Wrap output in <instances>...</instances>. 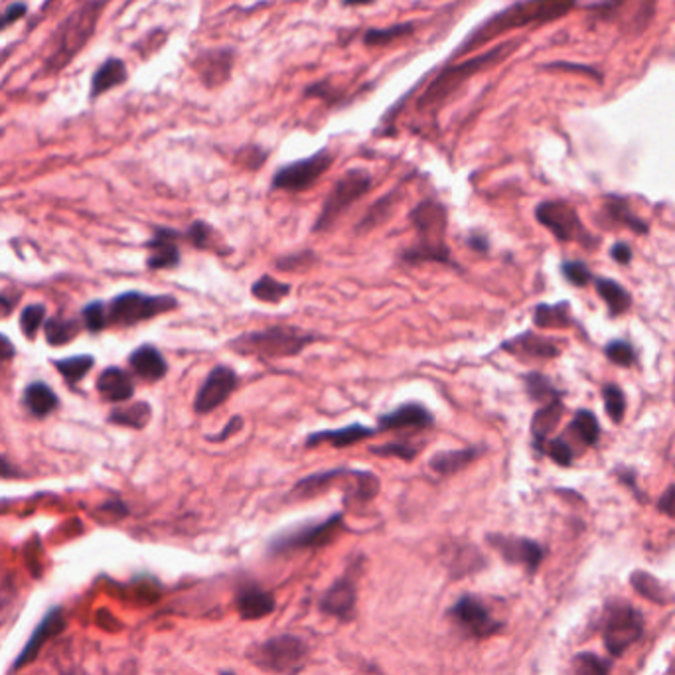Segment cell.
Returning <instances> with one entry per match:
<instances>
[{
	"label": "cell",
	"instance_id": "obj_1",
	"mask_svg": "<svg viewBox=\"0 0 675 675\" xmlns=\"http://www.w3.org/2000/svg\"><path fill=\"white\" fill-rule=\"evenodd\" d=\"M574 0H524L502 13L494 14L476 28L472 34L460 43V48L455 52V58H460L464 53H470L472 50L486 46V43L500 38L502 34L516 28H524L529 24H544V22L557 20L565 16L573 8Z\"/></svg>",
	"mask_w": 675,
	"mask_h": 675
},
{
	"label": "cell",
	"instance_id": "obj_2",
	"mask_svg": "<svg viewBox=\"0 0 675 675\" xmlns=\"http://www.w3.org/2000/svg\"><path fill=\"white\" fill-rule=\"evenodd\" d=\"M409 221L417 231V241L411 249H405L401 253L403 263H440L457 267L447 246L448 212L445 206L437 200H423L409 214Z\"/></svg>",
	"mask_w": 675,
	"mask_h": 675
},
{
	"label": "cell",
	"instance_id": "obj_3",
	"mask_svg": "<svg viewBox=\"0 0 675 675\" xmlns=\"http://www.w3.org/2000/svg\"><path fill=\"white\" fill-rule=\"evenodd\" d=\"M320 336L314 332H304L296 326H271L265 330L246 332L229 342V348L239 356H256L261 360L294 358Z\"/></svg>",
	"mask_w": 675,
	"mask_h": 675
},
{
	"label": "cell",
	"instance_id": "obj_4",
	"mask_svg": "<svg viewBox=\"0 0 675 675\" xmlns=\"http://www.w3.org/2000/svg\"><path fill=\"white\" fill-rule=\"evenodd\" d=\"M107 3L109 0H90L62 22L52 38V52L46 60V70L50 73L63 70L83 50L93 36Z\"/></svg>",
	"mask_w": 675,
	"mask_h": 675
},
{
	"label": "cell",
	"instance_id": "obj_5",
	"mask_svg": "<svg viewBox=\"0 0 675 675\" xmlns=\"http://www.w3.org/2000/svg\"><path fill=\"white\" fill-rule=\"evenodd\" d=\"M516 48H517V42H506L478 55V58H472L457 65H447V68L437 75V80L427 87V92L420 95L419 109L437 111L442 103H447V99L455 93L464 82H468L476 72H482L486 68H492V65L496 63H500Z\"/></svg>",
	"mask_w": 675,
	"mask_h": 675
},
{
	"label": "cell",
	"instance_id": "obj_6",
	"mask_svg": "<svg viewBox=\"0 0 675 675\" xmlns=\"http://www.w3.org/2000/svg\"><path fill=\"white\" fill-rule=\"evenodd\" d=\"M371 186H373V178L368 170H362V169L348 170L326 196V200L323 207H320V214L314 221L313 234L328 231L353 204H358L362 198L371 190Z\"/></svg>",
	"mask_w": 675,
	"mask_h": 675
},
{
	"label": "cell",
	"instance_id": "obj_7",
	"mask_svg": "<svg viewBox=\"0 0 675 675\" xmlns=\"http://www.w3.org/2000/svg\"><path fill=\"white\" fill-rule=\"evenodd\" d=\"M306 654L308 648L301 638L283 634L253 646L249 650V660L256 663L257 668H263L267 671L294 675L296 671L303 670Z\"/></svg>",
	"mask_w": 675,
	"mask_h": 675
},
{
	"label": "cell",
	"instance_id": "obj_8",
	"mask_svg": "<svg viewBox=\"0 0 675 675\" xmlns=\"http://www.w3.org/2000/svg\"><path fill=\"white\" fill-rule=\"evenodd\" d=\"M178 308V301L169 294H145V293H123L109 304V324L132 326L145 320L157 318L164 313Z\"/></svg>",
	"mask_w": 675,
	"mask_h": 675
},
{
	"label": "cell",
	"instance_id": "obj_9",
	"mask_svg": "<svg viewBox=\"0 0 675 675\" xmlns=\"http://www.w3.org/2000/svg\"><path fill=\"white\" fill-rule=\"evenodd\" d=\"M344 527V516L334 514L326 517L324 522L306 524L303 527L289 529L284 534L276 535L269 551L271 553H291V551H304V549H318L330 545L338 537V534Z\"/></svg>",
	"mask_w": 675,
	"mask_h": 675
},
{
	"label": "cell",
	"instance_id": "obj_10",
	"mask_svg": "<svg viewBox=\"0 0 675 675\" xmlns=\"http://www.w3.org/2000/svg\"><path fill=\"white\" fill-rule=\"evenodd\" d=\"M332 162H334L332 152L323 149L316 154H313V157L284 164L275 172L271 188L273 190L291 192V194L304 192L323 178V176L330 170Z\"/></svg>",
	"mask_w": 675,
	"mask_h": 675
},
{
	"label": "cell",
	"instance_id": "obj_11",
	"mask_svg": "<svg viewBox=\"0 0 675 675\" xmlns=\"http://www.w3.org/2000/svg\"><path fill=\"white\" fill-rule=\"evenodd\" d=\"M239 385V375L229 365H216L207 373V378L194 397V411L198 415H207L224 405Z\"/></svg>",
	"mask_w": 675,
	"mask_h": 675
},
{
	"label": "cell",
	"instance_id": "obj_12",
	"mask_svg": "<svg viewBox=\"0 0 675 675\" xmlns=\"http://www.w3.org/2000/svg\"><path fill=\"white\" fill-rule=\"evenodd\" d=\"M535 217L541 226H545L553 236L561 241H593L586 234L574 207L563 202H544L535 209Z\"/></svg>",
	"mask_w": 675,
	"mask_h": 675
},
{
	"label": "cell",
	"instance_id": "obj_13",
	"mask_svg": "<svg viewBox=\"0 0 675 675\" xmlns=\"http://www.w3.org/2000/svg\"><path fill=\"white\" fill-rule=\"evenodd\" d=\"M448 616L455 621V624L470 638H488L497 632L502 624L492 618L490 611L478 599L467 594L450 606Z\"/></svg>",
	"mask_w": 675,
	"mask_h": 675
},
{
	"label": "cell",
	"instance_id": "obj_14",
	"mask_svg": "<svg viewBox=\"0 0 675 675\" xmlns=\"http://www.w3.org/2000/svg\"><path fill=\"white\" fill-rule=\"evenodd\" d=\"M640 634H641V618L634 608H630V606L614 608V612L608 616L606 632H604L608 650L614 651V654H622V651L632 644Z\"/></svg>",
	"mask_w": 675,
	"mask_h": 675
},
{
	"label": "cell",
	"instance_id": "obj_15",
	"mask_svg": "<svg viewBox=\"0 0 675 675\" xmlns=\"http://www.w3.org/2000/svg\"><path fill=\"white\" fill-rule=\"evenodd\" d=\"M435 425V415L420 403H405L390 413L378 417V433H393V430H427Z\"/></svg>",
	"mask_w": 675,
	"mask_h": 675
},
{
	"label": "cell",
	"instance_id": "obj_16",
	"mask_svg": "<svg viewBox=\"0 0 675 675\" xmlns=\"http://www.w3.org/2000/svg\"><path fill=\"white\" fill-rule=\"evenodd\" d=\"M490 545L500 553V555L514 565H524L529 571H535L544 559V549L535 541L524 537H507V535H488Z\"/></svg>",
	"mask_w": 675,
	"mask_h": 675
},
{
	"label": "cell",
	"instance_id": "obj_17",
	"mask_svg": "<svg viewBox=\"0 0 675 675\" xmlns=\"http://www.w3.org/2000/svg\"><path fill=\"white\" fill-rule=\"evenodd\" d=\"M373 435H378V429L362 425V423H353L346 425L340 429H324V430H314L306 437L304 447L306 448H316L320 445H330L332 448H348L352 445H358V442L370 439Z\"/></svg>",
	"mask_w": 675,
	"mask_h": 675
},
{
	"label": "cell",
	"instance_id": "obj_18",
	"mask_svg": "<svg viewBox=\"0 0 675 675\" xmlns=\"http://www.w3.org/2000/svg\"><path fill=\"white\" fill-rule=\"evenodd\" d=\"M320 608L330 616H336L342 622H350L356 612V581L344 577L336 581L323 596Z\"/></svg>",
	"mask_w": 675,
	"mask_h": 675
},
{
	"label": "cell",
	"instance_id": "obj_19",
	"mask_svg": "<svg viewBox=\"0 0 675 675\" xmlns=\"http://www.w3.org/2000/svg\"><path fill=\"white\" fill-rule=\"evenodd\" d=\"M180 237L178 231L169 229V227H157L154 236L149 241L150 256L147 259L149 269L152 271H162V269H174L180 263V249L176 246V239Z\"/></svg>",
	"mask_w": 675,
	"mask_h": 675
},
{
	"label": "cell",
	"instance_id": "obj_20",
	"mask_svg": "<svg viewBox=\"0 0 675 675\" xmlns=\"http://www.w3.org/2000/svg\"><path fill=\"white\" fill-rule=\"evenodd\" d=\"M63 628H65L63 611H62V608H53V611H50L46 614V618H43V621L38 624V628L34 630V634H32V638L28 640L26 648L22 650V654L18 656V660L14 663V670L26 666V663L34 660L38 656V651L42 650V646H46V641L52 640L53 636H58Z\"/></svg>",
	"mask_w": 675,
	"mask_h": 675
},
{
	"label": "cell",
	"instance_id": "obj_21",
	"mask_svg": "<svg viewBox=\"0 0 675 675\" xmlns=\"http://www.w3.org/2000/svg\"><path fill=\"white\" fill-rule=\"evenodd\" d=\"M231 65H234V52L231 50L206 52L202 58H198L196 62L198 73H200L202 82L207 87H217L224 83L231 73Z\"/></svg>",
	"mask_w": 675,
	"mask_h": 675
},
{
	"label": "cell",
	"instance_id": "obj_22",
	"mask_svg": "<svg viewBox=\"0 0 675 675\" xmlns=\"http://www.w3.org/2000/svg\"><path fill=\"white\" fill-rule=\"evenodd\" d=\"M129 363L132 371H135L140 380L145 381H160L166 371H169V363H166L162 353L154 346H140L130 353Z\"/></svg>",
	"mask_w": 675,
	"mask_h": 675
},
{
	"label": "cell",
	"instance_id": "obj_23",
	"mask_svg": "<svg viewBox=\"0 0 675 675\" xmlns=\"http://www.w3.org/2000/svg\"><path fill=\"white\" fill-rule=\"evenodd\" d=\"M97 390L103 400L111 403H123L129 401L132 393H135V385H132L130 375L125 370L107 368L97 378Z\"/></svg>",
	"mask_w": 675,
	"mask_h": 675
},
{
	"label": "cell",
	"instance_id": "obj_24",
	"mask_svg": "<svg viewBox=\"0 0 675 675\" xmlns=\"http://www.w3.org/2000/svg\"><path fill=\"white\" fill-rule=\"evenodd\" d=\"M236 604L243 621H259V618L273 612L275 599L273 594L257 589V586H247L237 594Z\"/></svg>",
	"mask_w": 675,
	"mask_h": 675
},
{
	"label": "cell",
	"instance_id": "obj_25",
	"mask_svg": "<svg viewBox=\"0 0 675 675\" xmlns=\"http://www.w3.org/2000/svg\"><path fill=\"white\" fill-rule=\"evenodd\" d=\"M482 448L480 447H468V448H457V450H440L430 458L429 467L439 476H452L460 470H464L472 464L476 458H480Z\"/></svg>",
	"mask_w": 675,
	"mask_h": 675
},
{
	"label": "cell",
	"instance_id": "obj_26",
	"mask_svg": "<svg viewBox=\"0 0 675 675\" xmlns=\"http://www.w3.org/2000/svg\"><path fill=\"white\" fill-rule=\"evenodd\" d=\"M350 468H332L324 472H316L306 476V478L298 480L294 488L291 490V500H308V497H314L318 494L326 492L332 484H334L342 476H346Z\"/></svg>",
	"mask_w": 675,
	"mask_h": 675
},
{
	"label": "cell",
	"instance_id": "obj_27",
	"mask_svg": "<svg viewBox=\"0 0 675 675\" xmlns=\"http://www.w3.org/2000/svg\"><path fill=\"white\" fill-rule=\"evenodd\" d=\"M502 348L507 350L510 353H526V356H534V358H555V356H559V348L553 344L549 338L535 336V334H531V332L504 342Z\"/></svg>",
	"mask_w": 675,
	"mask_h": 675
},
{
	"label": "cell",
	"instance_id": "obj_28",
	"mask_svg": "<svg viewBox=\"0 0 675 675\" xmlns=\"http://www.w3.org/2000/svg\"><path fill=\"white\" fill-rule=\"evenodd\" d=\"M561 415H563V405L559 400L549 401L544 409H539V411L534 415V420H531V435H534V447L537 450H544L545 440L549 433H553L555 427L559 425Z\"/></svg>",
	"mask_w": 675,
	"mask_h": 675
},
{
	"label": "cell",
	"instance_id": "obj_29",
	"mask_svg": "<svg viewBox=\"0 0 675 675\" xmlns=\"http://www.w3.org/2000/svg\"><path fill=\"white\" fill-rule=\"evenodd\" d=\"M125 82H127V68H125V63L121 62V60H117V58H111L93 75L92 97L103 95L105 92L113 90V87H117L121 83H125Z\"/></svg>",
	"mask_w": 675,
	"mask_h": 675
},
{
	"label": "cell",
	"instance_id": "obj_30",
	"mask_svg": "<svg viewBox=\"0 0 675 675\" xmlns=\"http://www.w3.org/2000/svg\"><path fill=\"white\" fill-rule=\"evenodd\" d=\"M291 284L283 283L279 279H275L273 275H263L261 279L251 284V294L253 298H257L261 303L267 304H279L283 303L286 296L291 294Z\"/></svg>",
	"mask_w": 675,
	"mask_h": 675
},
{
	"label": "cell",
	"instance_id": "obj_31",
	"mask_svg": "<svg viewBox=\"0 0 675 675\" xmlns=\"http://www.w3.org/2000/svg\"><path fill=\"white\" fill-rule=\"evenodd\" d=\"M24 403L36 417H46L58 407V397L46 383L36 381L26 387Z\"/></svg>",
	"mask_w": 675,
	"mask_h": 675
},
{
	"label": "cell",
	"instance_id": "obj_32",
	"mask_svg": "<svg viewBox=\"0 0 675 675\" xmlns=\"http://www.w3.org/2000/svg\"><path fill=\"white\" fill-rule=\"evenodd\" d=\"M400 200H401L400 190H393V192L387 194L385 198H381V200L375 202L370 207V212L365 214L358 224V234H363V231H370V229H375L378 226H381L383 221L391 216V212L395 209V206L400 204Z\"/></svg>",
	"mask_w": 675,
	"mask_h": 675
},
{
	"label": "cell",
	"instance_id": "obj_33",
	"mask_svg": "<svg viewBox=\"0 0 675 675\" xmlns=\"http://www.w3.org/2000/svg\"><path fill=\"white\" fill-rule=\"evenodd\" d=\"M150 413L152 411H150L149 403L137 401V403H130V405L115 409V411L109 415V420L115 425H123V427H130V429H142V427H147V423L150 420Z\"/></svg>",
	"mask_w": 675,
	"mask_h": 675
},
{
	"label": "cell",
	"instance_id": "obj_34",
	"mask_svg": "<svg viewBox=\"0 0 675 675\" xmlns=\"http://www.w3.org/2000/svg\"><path fill=\"white\" fill-rule=\"evenodd\" d=\"M596 291H599V294L604 298L606 304L611 306L612 314H624L630 308V303H632L630 294L614 281L599 279V281H596Z\"/></svg>",
	"mask_w": 675,
	"mask_h": 675
},
{
	"label": "cell",
	"instance_id": "obj_35",
	"mask_svg": "<svg viewBox=\"0 0 675 675\" xmlns=\"http://www.w3.org/2000/svg\"><path fill=\"white\" fill-rule=\"evenodd\" d=\"M46 340L52 346H62V344H70V342L80 334V323L77 320H63V318H50L46 326Z\"/></svg>",
	"mask_w": 675,
	"mask_h": 675
},
{
	"label": "cell",
	"instance_id": "obj_36",
	"mask_svg": "<svg viewBox=\"0 0 675 675\" xmlns=\"http://www.w3.org/2000/svg\"><path fill=\"white\" fill-rule=\"evenodd\" d=\"M413 34V24H395L390 28H373L363 34L365 46H387L395 40H401Z\"/></svg>",
	"mask_w": 675,
	"mask_h": 675
},
{
	"label": "cell",
	"instance_id": "obj_37",
	"mask_svg": "<svg viewBox=\"0 0 675 675\" xmlns=\"http://www.w3.org/2000/svg\"><path fill=\"white\" fill-rule=\"evenodd\" d=\"M571 430H574V435H577L586 447H593L599 442L601 427H599V420H596V417L591 411H579L577 415H574L573 423H571Z\"/></svg>",
	"mask_w": 675,
	"mask_h": 675
},
{
	"label": "cell",
	"instance_id": "obj_38",
	"mask_svg": "<svg viewBox=\"0 0 675 675\" xmlns=\"http://www.w3.org/2000/svg\"><path fill=\"white\" fill-rule=\"evenodd\" d=\"M535 324L541 328H557V326H567L569 324V304H539L534 313Z\"/></svg>",
	"mask_w": 675,
	"mask_h": 675
},
{
	"label": "cell",
	"instance_id": "obj_39",
	"mask_svg": "<svg viewBox=\"0 0 675 675\" xmlns=\"http://www.w3.org/2000/svg\"><path fill=\"white\" fill-rule=\"evenodd\" d=\"M95 360L92 356H75L55 363V368L63 375L68 383H77L82 378H85L90 370L93 368Z\"/></svg>",
	"mask_w": 675,
	"mask_h": 675
},
{
	"label": "cell",
	"instance_id": "obj_40",
	"mask_svg": "<svg viewBox=\"0 0 675 675\" xmlns=\"http://www.w3.org/2000/svg\"><path fill=\"white\" fill-rule=\"evenodd\" d=\"M419 447L415 445H409V442H385V445H378V447H370V452L375 457H381V458H401L405 462H411L417 455H419Z\"/></svg>",
	"mask_w": 675,
	"mask_h": 675
},
{
	"label": "cell",
	"instance_id": "obj_41",
	"mask_svg": "<svg viewBox=\"0 0 675 675\" xmlns=\"http://www.w3.org/2000/svg\"><path fill=\"white\" fill-rule=\"evenodd\" d=\"M526 387L531 400L535 401H555L557 400V391L555 387L551 385V381L541 373H529L526 378Z\"/></svg>",
	"mask_w": 675,
	"mask_h": 675
},
{
	"label": "cell",
	"instance_id": "obj_42",
	"mask_svg": "<svg viewBox=\"0 0 675 675\" xmlns=\"http://www.w3.org/2000/svg\"><path fill=\"white\" fill-rule=\"evenodd\" d=\"M603 395H604V407H606L608 417H611L614 423H621L626 411V400H624L622 390L614 383H608L603 390Z\"/></svg>",
	"mask_w": 675,
	"mask_h": 675
},
{
	"label": "cell",
	"instance_id": "obj_43",
	"mask_svg": "<svg viewBox=\"0 0 675 675\" xmlns=\"http://www.w3.org/2000/svg\"><path fill=\"white\" fill-rule=\"evenodd\" d=\"M43 318H46V308H43L42 304L26 306L24 311H22V316H20L22 332H24L28 338H34L38 334L40 326L43 324Z\"/></svg>",
	"mask_w": 675,
	"mask_h": 675
},
{
	"label": "cell",
	"instance_id": "obj_44",
	"mask_svg": "<svg viewBox=\"0 0 675 675\" xmlns=\"http://www.w3.org/2000/svg\"><path fill=\"white\" fill-rule=\"evenodd\" d=\"M212 237H214V229L209 227L206 221H194V224L186 231V239L190 241V246L198 249L212 247Z\"/></svg>",
	"mask_w": 675,
	"mask_h": 675
},
{
	"label": "cell",
	"instance_id": "obj_45",
	"mask_svg": "<svg viewBox=\"0 0 675 675\" xmlns=\"http://www.w3.org/2000/svg\"><path fill=\"white\" fill-rule=\"evenodd\" d=\"M83 320L87 330L92 332H101L109 324V311L103 303H93L87 304L83 311Z\"/></svg>",
	"mask_w": 675,
	"mask_h": 675
},
{
	"label": "cell",
	"instance_id": "obj_46",
	"mask_svg": "<svg viewBox=\"0 0 675 675\" xmlns=\"http://www.w3.org/2000/svg\"><path fill=\"white\" fill-rule=\"evenodd\" d=\"M606 671H608V666H604L603 660L591 654H584V656L574 658L571 675H606Z\"/></svg>",
	"mask_w": 675,
	"mask_h": 675
},
{
	"label": "cell",
	"instance_id": "obj_47",
	"mask_svg": "<svg viewBox=\"0 0 675 675\" xmlns=\"http://www.w3.org/2000/svg\"><path fill=\"white\" fill-rule=\"evenodd\" d=\"M316 259L318 257L313 251H303V253H296V256L279 259L276 267H279V271H308L311 267H314Z\"/></svg>",
	"mask_w": 675,
	"mask_h": 675
},
{
	"label": "cell",
	"instance_id": "obj_48",
	"mask_svg": "<svg viewBox=\"0 0 675 675\" xmlns=\"http://www.w3.org/2000/svg\"><path fill=\"white\" fill-rule=\"evenodd\" d=\"M544 450L559 464V467H569L573 462V450L563 439H551L549 442H545Z\"/></svg>",
	"mask_w": 675,
	"mask_h": 675
},
{
	"label": "cell",
	"instance_id": "obj_49",
	"mask_svg": "<svg viewBox=\"0 0 675 675\" xmlns=\"http://www.w3.org/2000/svg\"><path fill=\"white\" fill-rule=\"evenodd\" d=\"M561 269H563V275H565V279L573 284H577V286H584V284H589V281H591V271L581 261L563 263Z\"/></svg>",
	"mask_w": 675,
	"mask_h": 675
},
{
	"label": "cell",
	"instance_id": "obj_50",
	"mask_svg": "<svg viewBox=\"0 0 675 675\" xmlns=\"http://www.w3.org/2000/svg\"><path fill=\"white\" fill-rule=\"evenodd\" d=\"M606 356L611 362L622 365V368H628V365L634 363V350L630 348V344H626V342H621V340L608 344Z\"/></svg>",
	"mask_w": 675,
	"mask_h": 675
},
{
	"label": "cell",
	"instance_id": "obj_51",
	"mask_svg": "<svg viewBox=\"0 0 675 675\" xmlns=\"http://www.w3.org/2000/svg\"><path fill=\"white\" fill-rule=\"evenodd\" d=\"M237 157H239L237 160L241 162V166L256 170L259 169V166H263L265 160H267V152L261 150V147H247V149L239 150Z\"/></svg>",
	"mask_w": 675,
	"mask_h": 675
},
{
	"label": "cell",
	"instance_id": "obj_52",
	"mask_svg": "<svg viewBox=\"0 0 675 675\" xmlns=\"http://www.w3.org/2000/svg\"><path fill=\"white\" fill-rule=\"evenodd\" d=\"M243 429V417H239V415H236V417H231L229 419V423L224 427V429H221V433L219 435H209L207 437V440L209 442H226L229 437H234L236 433H239V430Z\"/></svg>",
	"mask_w": 675,
	"mask_h": 675
},
{
	"label": "cell",
	"instance_id": "obj_53",
	"mask_svg": "<svg viewBox=\"0 0 675 675\" xmlns=\"http://www.w3.org/2000/svg\"><path fill=\"white\" fill-rule=\"evenodd\" d=\"M26 14V5L24 3H14L13 6H8L3 14H0V30H5L6 26L14 24L16 20Z\"/></svg>",
	"mask_w": 675,
	"mask_h": 675
},
{
	"label": "cell",
	"instance_id": "obj_54",
	"mask_svg": "<svg viewBox=\"0 0 675 675\" xmlns=\"http://www.w3.org/2000/svg\"><path fill=\"white\" fill-rule=\"evenodd\" d=\"M467 243H468V247H470V249L478 251V253H486V251L490 249L488 237H486L484 234H480V231H472V234H470L468 239H467Z\"/></svg>",
	"mask_w": 675,
	"mask_h": 675
},
{
	"label": "cell",
	"instance_id": "obj_55",
	"mask_svg": "<svg viewBox=\"0 0 675 675\" xmlns=\"http://www.w3.org/2000/svg\"><path fill=\"white\" fill-rule=\"evenodd\" d=\"M16 353V348L13 346V342H10L6 336L0 334V362H6L10 358H14Z\"/></svg>",
	"mask_w": 675,
	"mask_h": 675
},
{
	"label": "cell",
	"instance_id": "obj_56",
	"mask_svg": "<svg viewBox=\"0 0 675 675\" xmlns=\"http://www.w3.org/2000/svg\"><path fill=\"white\" fill-rule=\"evenodd\" d=\"M660 507L663 512H668L670 516H675V486H671V488L666 492V496L661 497Z\"/></svg>",
	"mask_w": 675,
	"mask_h": 675
},
{
	"label": "cell",
	"instance_id": "obj_57",
	"mask_svg": "<svg viewBox=\"0 0 675 675\" xmlns=\"http://www.w3.org/2000/svg\"><path fill=\"white\" fill-rule=\"evenodd\" d=\"M612 257L618 263L626 265L630 261V257H632V249H630L628 246H624V243H618V246H614V249H612Z\"/></svg>",
	"mask_w": 675,
	"mask_h": 675
},
{
	"label": "cell",
	"instance_id": "obj_58",
	"mask_svg": "<svg viewBox=\"0 0 675 675\" xmlns=\"http://www.w3.org/2000/svg\"><path fill=\"white\" fill-rule=\"evenodd\" d=\"M13 306H14V301H13V298H8V296H5V294H0V318L6 316V314H10V311H13Z\"/></svg>",
	"mask_w": 675,
	"mask_h": 675
},
{
	"label": "cell",
	"instance_id": "obj_59",
	"mask_svg": "<svg viewBox=\"0 0 675 675\" xmlns=\"http://www.w3.org/2000/svg\"><path fill=\"white\" fill-rule=\"evenodd\" d=\"M370 3H373V0H344V5H348V6H360V5H370Z\"/></svg>",
	"mask_w": 675,
	"mask_h": 675
},
{
	"label": "cell",
	"instance_id": "obj_60",
	"mask_svg": "<svg viewBox=\"0 0 675 675\" xmlns=\"http://www.w3.org/2000/svg\"><path fill=\"white\" fill-rule=\"evenodd\" d=\"M221 675H234V673H221Z\"/></svg>",
	"mask_w": 675,
	"mask_h": 675
}]
</instances>
